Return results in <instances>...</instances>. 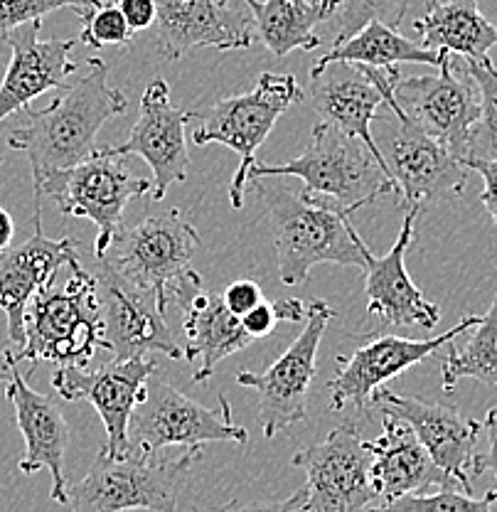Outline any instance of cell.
Returning <instances> with one entry per match:
<instances>
[{"label": "cell", "mask_w": 497, "mask_h": 512, "mask_svg": "<svg viewBox=\"0 0 497 512\" xmlns=\"http://www.w3.org/2000/svg\"><path fill=\"white\" fill-rule=\"evenodd\" d=\"M146 192H153V180L133 175L126 168L124 156H114L104 146L50 180L35 197H52L62 215L92 220L96 224L94 256L99 259L119 232L128 202Z\"/></svg>", "instance_id": "obj_10"}, {"label": "cell", "mask_w": 497, "mask_h": 512, "mask_svg": "<svg viewBox=\"0 0 497 512\" xmlns=\"http://www.w3.org/2000/svg\"><path fill=\"white\" fill-rule=\"evenodd\" d=\"M254 20V32L274 57L296 50H318L323 45L315 25L325 15L313 0H242Z\"/></svg>", "instance_id": "obj_28"}, {"label": "cell", "mask_w": 497, "mask_h": 512, "mask_svg": "<svg viewBox=\"0 0 497 512\" xmlns=\"http://www.w3.org/2000/svg\"><path fill=\"white\" fill-rule=\"evenodd\" d=\"M448 52L429 50L424 45H416V42L406 40L404 35H399L397 28H389V25L372 20L365 28L357 30L355 35H350L347 40L338 42L333 50L325 57H320L318 62H355L365 64V67H397V64H426V67H441L443 57Z\"/></svg>", "instance_id": "obj_29"}, {"label": "cell", "mask_w": 497, "mask_h": 512, "mask_svg": "<svg viewBox=\"0 0 497 512\" xmlns=\"http://www.w3.org/2000/svg\"><path fill=\"white\" fill-rule=\"evenodd\" d=\"M104 60H87V72L57 89L45 109L20 111L18 126L10 131L8 146L25 153L32 168L35 195L64 170L74 168L96 151L101 126L124 114L128 99L109 87Z\"/></svg>", "instance_id": "obj_1"}, {"label": "cell", "mask_w": 497, "mask_h": 512, "mask_svg": "<svg viewBox=\"0 0 497 512\" xmlns=\"http://www.w3.org/2000/svg\"><path fill=\"white\" fill-rule=\"evenodd\" d=\"M483 431L488 434V453H480L478 458L480 476L490 471L497 478V407L490 409L488 416H485Z\"/></svg>", "instance_id": "obj_41"}, {"label": "cell", "mask_w": 497, "mask_h": 512, "mask_svg": "<svg viewBox=\"0 0 497 512\" xmlns=\"http://www.w3.org/2000/svg\"><path fill=\"white\" fill-rule=\"evenodd\" d=\"M190 114L170 101V87L156 77L141 96V111L131 133L119 146H106L114 156H138L153 173V200H163L170 185L183 183L190 170L185 126Z\"/></svg>", "instance_id": "obj_19"}, {"label": "cell", "mask_w": 497, "mask_h": 512, "mask_svg": "<svg viewBox=\"0 0 497 512\" xmlns=\"http://www.w3.org/2000/svg\"><path fill=\"white\" fill-rule=\"evenodd\" d=\"M335 311L325 301L315 298L308 306L306 328L276 362L264 372L242 370L237 382L259 394L261 429L266 439L308 416L311 384L318 370V348Z\"/></svg>", "instance_id": "obj_13"}, {"label": "cell", "mask_w": 497, "mask_h": 512, "mask_svg": "<svg viewBox=\"0 0 497 512\" xmlns=\"http://www.w3.org/2000/svg\"><path fill=\"white\" fill-rule=\"evenodd\" d=\"M5 394L15 409V421L25 439V456L18 468L25 476L37 471H50L52 500L67 505V476H64V453H67L69 426L64 421L62 409L45 394L35 392L25 377L18 372V362L10 367L5 380Z\"/></svg>", "instance_id": "obj_24"}, {"label": "cell", "mask_w": 497, "mask_h": 512, "mask_svg": "<svg viewBox=\"0 0 497 512\" xmlns=\"http://www.w3.org/2000/svg\"><path fill=\"white\" fill-rule=\"evenodd\" d=\"M276 323H279L276 306L274 303H266V301H261L256 308H251L247 316H242V325L247 328V333L254 340L266 338V335L276 328Z\"/></svg>", "instance_id": "obj_40"}, {"label": "cell", "mask_w": 497, "mask_h": 512, "mask_svg": "<svg viewBox=\"0 0 497 512\" xmlns=\"http://www.w3.org/2000/svg\"><path fill=\"white\" fill-rule=\"evenodd\" d=\"M222 301H224V306L234 313V316L242 318V316H247L251 308H256L261 301H264V293H261V288L256 281L239 279L224 288Z\"/></svg>", "instance_id": "obj_37"}, {"label": "cell", "mask_w": 497, "mask_h": 512, "mask_svg": "<svg viewBox=\"0 0 497 512\" xmlns=\"http://www.w3.org/2000/svg\"><path fill=\"white\" fill-rule=\"evenodd\" d=\"M200 247L202 239L192 222L180 210H168L148 215L133 227H119L99 259L126 281L151 291L160 311L168 313L170 293L190 271Z\"/></svg>", "instance_id": "obj_7"}, {"label": "cell", "mask_w": 497, "mask_h": 512, "mask_svg": "<svg viewBox=\"0 0 497 512\" xmlns=\"http://www.w3.org/2000/svg\"><path fill=\"white\" fill-rule=\"evenodd\" d=\"M414 30L424 47L463 60H485L497 45V25L480 13L478 0H431Z\"/></svg>", "instance_id": "obj_27"}, {"label": "cell", "mask_w": 497, "mask_h": 512, "mask_svg": "<svg viewBox=\"0 0 497 512\" xmlns=\"http://www.w3.org/2000/svg\"><path fill=\"white\" fill-rule=\"evenodd\" d=\"M251 178H301L306 192L333 200L350 215L382 197L397 195V185L370 148L325 121L313 128L311 143L298 156L281 165L254 163Z\"/></svg>", "instance_id": "obj_5"}, {"label": "cell", "mask_w": 497, "mask_h": 512, "mask_svg": "<svg viewBox=\"0 0 497 512\" xmlns=\"http://www.w3.org/2000/svg\"><path fill=\"white\" fill-rule=\"evenodd\" d=\"M372 407L404 419L434 458L436 466L456 478L466 493H473V478L480 476L478 439L483 431L480 421L468 419L448 404L402 397L387 387L374 392Z\"/></svg>", "instance_id": "obj_18"}, {"label": "cell", "mask_w": 497, "mask_h": 512, "mask_svg": "<svg viewBox=\"0 0 497 512\" xmlns=\"http://www.w3.org/2000/svg\"><path fill=\"white\" fill-rule=\"evenodd\" d=\"M0 165H3V156H0Z\"/></svg>", "instance_id": "obj_47"}, {"label": "cell", "mask_w": 497, "mask_h": 512, "mask_svg": "<svg viewBox=\"0 0 497 512\" xmlns=\"http://www.w3.org/2000/svg\"><path fill=\"white\" fill-rule=\"evenodd\" d=\"M42 20L5 32L10 47V62L0 82V121L20 114L37 96L57 92L77 72L72 50L77 40H40Z\"/></svg>", "instance_id": "obj_22"}, {"label": "cell", "mask_w": 497, "mask_h": 512, "mask_svg": "<svg viewBox=\"0 0 497 512\" xmlns=\"http://www.w3.org/2000/svg\"><path fill=\"white\" fill-rule=\"evenodd\" d=\"M77 15L82 18V32L77 37L79 45H87L92 50H104V47H124V50H128L133 45L136 32L128 28L124 13H121L114 0H109V3L101 0L94 8L77 10Z\"/></svg>", "instance_id": "obj_33"}, {"label": "cell", "mask_w": 497, "mask_h": 512, "mask_svg": "<svg viewBox=\"0 0 497 512\" xmlns=\"http://www.w3.org/2000/svg\"><path fill=\"white\" fill-rule=\"evenodd\" d=\"M72 276L37 291L25 313V345L13 352L15 362H57V367H87L96 350H109L104 338L94 274L77 261Z\"/></svg>", "instance_id": "obj_3"}, {"label": "cell", "mask_w": 497, "mask_h": 512, "mask_svg": "<svg viewBox=\"0 0 497 512\" xmlns=\"http://www.w3.org/2000/svg\"><path fill=\"white\" fill-rule=\"evenodd\" d=\"M13 237H15L13 217H10L8 210H3V207H0V252L10 249V244H13Z\"/></svg>", "instance_id": "obj_43"}, {"label": "cell", "mask_w": 497, "mask_h": 512, "mask_svg": "<svg viewBox=\"0 0 497 512\" xmlns=\"http://www.w3.org/2000/svg\"><path fill=\"white\" fill-rule=\"evenodd\" d=\"M99 3L101 0H0V32L5 35L32 20H42L60 8H74L77 13V10L94 8Z\"/></svg>", "instance_id": "obj_35"}, {"label": "cell", "mask_w": 497, "mask_h": 512, "mask_svg": "<svg viewBox=\"0 0 497 512\" xmlns=\"http://www.w3.org/2000/svg\"><path fill=\"white\" fill-rule=\"evenodd\" d=\"M119 5V10L124 13L128 28L133 32L148 30L156 25V15H158V5L156 0H114Z\"/></svg>", "instance_id": "obj_39"}, {"label": "cell", "mask_w": 497, "mask_h": 512, "mask_svg": "<svg viewBox=\"0 0 497 512\" xmlns=\"http://www.w3.org/2000/svg\"><path fill=\"white\" fill-rule=\"evenodd\" d=\"M156 50L163 60H183L190 50H247L254 20L232 0H156Z\"/></svg>", "instance_id": "obj_20"}, {"label": "cell", "mask_w": 497, "mask_h": 512, "mask_svg": "<svg viewBox=\"0 0 497 512\" xmlns=\"http://www.w3.org/2000/svg\"><path fill=\"white\" fill-rule=\"evenodd\" d=\"M291 466L306 473L301 512H365L377 500L370 480V451L357 419H345L328 439L298 451Z\"/></svg>", "instance_id": "obj_14"}, {"label": "cell", "mask_w": 497, "mask_h": 512, "mask_svg": "<svg viewBox=\"0 0 497 512\" xmlns=\"http://www.w3.org/2000/svg\"><path fill=\"white\" fill-rule=\"evenodd\" d=\"M399 79H402L399 67L377 69L355 62H315L308 101L325 124L340 128L347 136L360 138L387 170L377 138L372 133V124L382 104H387L389 111L399 109L394 99V87Z\"/></svg>", "instance_id": "obj_12"}, {"label": "cell", "mask_w": 497, "mask_h": 512, "mask_svg": "<svg viewBox=\"0 0 497 512\" xmlns=\"http://www.w3.org/2000/svg\"><path fill=\"white\" fill-rule=\"evenodd\" d=\"M200 458L202 448H185L183 456L165 458L133 448L114 456L104 446L87 476L67 488V505L72 512H175Z\"/></svg>", "instance_id": "obj_4"}, {"label": "cell", "mask_w": 497, "mask_h": 512, "mask_svg": "<svg viewBox=\"0 0 497 512\" xmlns=\"http://www.w3.org/2000/svg\"><path fill=\"white\" fill-rule=\"evenodd\" d=\"M382 414V434L374 441H365L370 451V480L379 500L392 503L402 495L424 493L431 485L461 488L456 478L436 466L404 419L389 412Z\"/></svg>", "instance_id": "obj_26"}, {"label": "cell", "mask_w": 497, "mask_h": 512, "mask_svg": "<svg viewBox=\"0 0 497 512\" xmlns=\"http://www.w3.org/2000/svg\"><path fill=\"white\" fill-rule=\"evenodd\" d=\"M215 441L247 444L244 426L232 421V407L219 394V409H207L156 375L146 384V399L133 409L128 421V448L160 453L168 446L202 448Z\"/></svg>", "instance_id": "obj_9"}, {"label": "cell", "mask_w": 497, "mask_h": 512, "mask_svg": "<svg viewBox=\"0 0 497 512\" xmlns=\"http://www.w3.org/2000/svg\"><path fill=\"white\" fill-rule=\"evenodd\" d=\"M170 303H175L183 311L187 335L185 360H200L192 382H207L219 362L254 343V338L242 325V318L234 316L224 306L222 296L202 288V279L197 271L190 269L175 284L173 293H170Z\"/></svg>", "instance_id": "obj_23"}, {"label": "cell", "mask_w": 497, "mask_h": 512, "mask_svg": "<svg viewBox=\"0 0 497 512\" xmlns=\"http://www.w3.org/2000/svg\"><path fill=\"white\" fill-rule=\"evenodd\" d=\"M126 512H158V510H146V508H141V510H126Z\"/></svg>", "instance_id": "obj_46"}, {"label": "cell", "mask_w": 497, "mask_h": 512, "mask_svg": "<svg viewBox=\"0 0 497 512\" xmlns=\"http://www.w3.org/2000/svg\"><path fill=\"white\" fill-rule=\"evenodd\" d=\"M468 74L475 79L480 92V128H478V143L485 138L490 151H497V67L485 57V60H466Z\"/></svg>", "instance_id": "obj_34"}, {"label": "cell", "mask_w": 497, "mask_h": 512, "mask_svg": "<svg viewBox=\"0 0 497 512\" xmlns=\"http://www.w3.org/2000/svg\"><path fill=\"white\" fill-rule=\"evenodd\" d=\"M497 503V488L483 498H473L466 490L441 488L438 493H409L392 503H382L365 512H493Z\"/></svg>", "instance_id": "obj_31"}, {"label": "cell", "mask_w": 497, "mask_h": 512, "mask_svg": "<svg viewBox=\"0 0 497 512\" xmlns=\"http://www.w3.org/2000/svg\"><path fill=\"white\" fill-rule=\"evenodd\" d=\"M13 365H15L13 350L3 348V345H0V382L8 380V372H10V367H13Z\"/></svg>", "instance_id": "obj_44"}, {"label": "cell", "mask_w": 497, "mask_h": 512, "mask_svg": "<svg viewBox=\"0 0 497 512\" xmlns=\"http://www.w3.org/2000/svg\"><path fill=\"white\" fill-rule=\"evenodd\" d=\"M480 320H483L480 316H466L443 335L426 340L372 335L350 355H338V372L328 382L330 409L342 412V409L352 407L360 414L365 407H372V397L377 389H382L409 367L424 362L426 357H434L438 350L451 345L458 335L473 330Z\"/></svg>", "instance_id": "obj_15"}, {"label": "cell", "mask_w": 497, "mask_h": 512, "mask_svg": "<svg viewBox=\"0 0 497 512\" xmlns=\"http://www.w3.org/2000/svg\"><path fill=\"white\" fill-rule=\"evenodd\" d=\"M463 165H466L468 170H475V173H480V178H483L485 183V190L483 195H480V202L485 205V210H488V215L493 217L495 227H497V151L493 156H473V158H466L463 160Z\"/></svg>", "instance_id": "obj_36"}, {"label": "cell", "mask_w": 497, "mask_h": 512, "mask_svg": "<svg viewBox=\"0 0 497 512\" xmlns=\"http://www.w3.org/2000/svg\"><path fill=\"white\" fill-rule=\"evenodd\" d=\"M77 261L82 259L72 237H45L37 202L35 234L20 247L0 252V311L8 318L10 350L18 352L25 345V313L37 291L52 284L62 266H72Z\"/></svg>", "instance_id": "obj_21"}, {"label": "cell", "mask_w": 497, "mask_h": 512, "mask_svg": "<svg viewBox=\"0 0 497 512\" xmlns=\"http://www.w3.org/2000/svg\"><path fill=\"white\" fill-rule=\"evenodd\" d=\"M394 99L416 126L441 141L458 160L478 156L480 92L456 55L443 57L438 74L399 79Z\"/></svg>", "instance_id": "obj_8"}, {"label": "cell", "mask_w": 497, "mask_h": 512, "mask_svg": "<svg viewBox=\"0 0 497 512\" xmlns=\"http://www.w3.org/2000/svg\"><path fill=\"white\" fill-rule=\"evenodd\" d=\"M419 215L421 210L416 207L406 210L392 249L384 256H370L365 269V296L367 313L382 318L387 325H419V328L431 330L441 320V308L416 288L406 271V252L414 242Z\"/></svg>", "instance_id": "obj_25"}, {"label": "cell", "mask_w": 497, "mask_h": 512, "mask_svg": "<svg viewBox=\"0 0 497 512\" xmlns=\"http://www.w3.org/2000/svg\"><path fill=\"white\" fill-rule=\"evenodd\" d=\"M158 372L153 357L114 360L96 370L57 367L52 387L67 402H89L106 429V451L121 456L128 451V421L133 409L146 399V384Z\"/></svg>", "instance_id": "obj_17"}, {"label": "cell", "mask_w": 497, "mask_h": 512, "mask_svg": "<svg viewBox=\"0 0 497 512\" xmlns=\"http://www.w3.org/2000/svg\"><path fill=\"white\" fill-rule=\"evenodd\" d=\"M276 313H279V323H306L308 308L298 298H283V301L274 303Z\"/></svg>", "instance_id": "obj_42"}, {"label": "cell", "mask_w": 497, "mask_h": 512, "mask_svg": "<svg viewBox=\"0 0 497 512\" xmlns=\"http://www.w3.org/2000/svg\"><path fill=\"white\" fill-rule=\"evenodd\" d=\"M92 274L104 320V338L114 352V360H141L156 352L168 355L170 360H183L185 350L175 343L165 313L151 291L126 281L101 259H96Z\"/></svg>", "instance_id": "obj_16"}, {"label": "cell", "mask_w": 497, "mask_h": 512, "mask_svg": "<svg viewBox=\"0 0 497 512\" xmlns=\"http://www.w3.org/2000/svg\"><path fill=\"white\" fill-rule=\"evenodd\" d=\"M443 389L453 392L461 380H478L483 384H497V293L493 306L483 320L475 325V333L461 350L451 348L441 360Z\"/></svg>", "instance_id": "obj_30"}, {"label": "cell", "mask_w": 497, "mask_h": 512, "mask_svg": "<svg viewBox=\"0 0 497 512\" xmlns=\"http://www.w3.org/2000/svg\"><path fill=\"white\" fill-rule=\"evenodd\" d=\"M303 503H306V488L296 490L286 500H251V503L232 500V503L224 505L219 512H301Z\"/></svg>", "instance_id": "obj_38"}, {"label": "cell", "mask_w": 497, "mask_h": 512, "mask_svg": "<svg viewBox=\"0 0 497 512\" xmlns=\"http://www.w3.org/2000/svg\"><path fill=\"white\" fill-rule=\"evenodd\" d=\"M315 5H318L320 10H323V15H325V20L328 18H333V13H335V8H338V0H313Z\"/></svg>", "instance_id": "obj_45"}, {"label": "cell", "mask_w": 497, "mask_h": 512, "mask_svg": "<svg viewBox=\"0 0 497 512\" xmlns=\"http://www.w3.org/2000/svg\"><path fill=\"white\" fill-rule=\"evenodd\" d=\"M411 3L414 0H338V8L333 13L335 28H338L335 45L355 35L357 30H362L372 20H379V23L399 30Z\"/></svg>", "instance_id": "obj_32"}, {"label": "cell", "mask_w": 497, "mask_h": 512, "mask_svg": "<svg viewBox=\"0 0 497 512\" xmlns=\"http://www.w3.org/2000/svg\"><path fill=\"white\" fill-rule=\"evenodd\" d=\"M389 114L392 124L384 128V138L377 146L406 210L416 207L424 212L461 197L468 185V168L463 160L416 126L402 109Z\"/></svg>", "instance_id": "obj_11"}, {"label": "cell", "mask_w": 497, "mask_h": 512, "mask_svg": "<svg viewBox=\"0 0 497 512\" xmlns=\"http://www.w3.org/2000/svg\"><path fill=\"white\" fill-rule=\"evenodd\" d=\"M306 92L296 77L279 72H264L256 87L247 94L219 96L210 104L190 111V119L200 121L192 141L197 146L222 143L239 156V168L229 185V202L234 210L244 205V190L249 185V168L256 163V151L264 146L276 121L291 106L303 104Z\"/></svg>", "instance_id": "obj_6"}, {"label": "cell", "mask_w": 497, "mask_h": 512, "mask_svg": "<svg viewBox=\"0 0 497 512\" xmlns=\"http://www.w3.org/2000/svg\"><path fill=\"white\" fill-rule=\"evenodd\" d=\"M249 183L269 212L283 284H303L318 264L367 269L372 252L352 224L350 212L333 200L288 188L276 178H251Z\"/></svg>", "instance_id": "obj_2"}]
</instances>
